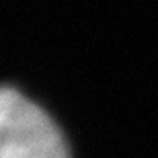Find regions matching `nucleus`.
Segmentation results:
<instances>
[{
  "instance_id": "f257e3e1",
  "label": "nucleus",
  "mask_w": 158,
  "mask_h": 158,
  "mask_svg": "<svg viewBox=\"0 0 158 158\" xmlns=\"http://www.w3.org/2000/svg\"><path fill=\"white\" fill-rule=\"evenodd\" d=\"M0 158H70L53 119L8 86L0 94Z\"/></svg>"
}]
</instances>
